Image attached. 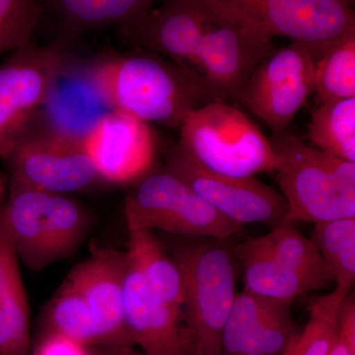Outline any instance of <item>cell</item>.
<instances>
[{
  "label": "cell",
  "instance_id": "obj_30",
  "mask_svg": "<svg viewBox=\"0 0 355 355\" xmlns=\"http://www.w3.org/2000/svg\"><path fill=\"white\" fill-rule=\"evenodd\" d=\"M30 355H91L90 347L60 334L41 331Z\"/></svg>",
  "mask_w": 355,
  "mask_h": 355
},
{
  "label": "cell",
  "instance_id": "obj_4",
  "mask_svg": "<svg viewBox=\"0 0 355 355\" xmlns=\"http://www.w3.org/2000/svg\"><path fill=\"white\" fill-rule=\"evenodd\" d=\"M179 146L203 167L235 177L275 173L270 139L241 110L225 101L193 110L181 127Z\"/></svg>",
  "mask_w": 355,
  "mask_h": 355
},
{
  "label": "cell",
  "instance_id": "obj_31",
  "mask_svg": "<svg viewBox=\"0 0 355 355\" xmlns=\"http://www.w3.org/2000/svg\"><path fill=\"white\" fill-rule=\"evenodd\" d=\"M338 338L355 352V298L352 291L343 299L338 318Z\"/></svg>",
  "mask_w": 355,
  "mask_h": 355
},
{
  "label": "cell",
  "instance_id": "obj_5",
  "mask_svg": "<svg viewBox=\"0 0 355 355\" xmlns=\"http://www.w3.org/2000/svg\"><path fill=\"white\" fill-rule=\"evenodd\" d=\"M219 242L183 245L173 258L183 279L184 316L195 355H221L222 334L237 295L234 254Z\"/></svg>",
  "mask_w": 355,
  "mask_h": 355
},
{
  "label": "cell",
  "instance_id": "obj_22",
  "mask_svg": "<svg viewBox=\"0 0 355 355\" xmlns=\"http://www.w3.org/2000/svg\"><path fill=\"white\" fill-rule=\"evenodd\" d=\"M128 260L156 297L184 309L183 279L174 259L166 253L153 230L127 220Z\"/></svg>",
  "mask_w": 355,
  "mask_h": 355
},
{
  "label": "cell",
  "instance_id": "obj_19",
  "mask_svg": "<svg viewBox=\"0 0 355 355\" xmlns=\"http://www.w3.org/2000/svg\"><path fill=\"white\" fill-rule=\"evenodd\" d=\"M8 176L0 174V355H30L31 314L6 216Z\"/></svg>",
  "mask_w": 355,
  "mask_h": 355
},
{
  "label": "cell",
  "instance_id": "obj_13",
  "mask_svg": "<svg viewBox=\"0 0 355 355\" xmlns=\"http://www.w3.org/2000/svg\"><path fill=\"white\" fill-rule=\"evenodd\" d=\"M216 14L214 0H163L144 19L120 30L137 48L196 70L198 46Z\"/></svg>",
  "mask_w": 355,
  "mask_h": 355
},
{
  "label": "cell",
  "instance_id": "obj_3",
  "mask_svg": "<svg viewBox=\"0 0 355 355\" xmlns=\"http://www.w3.org/2000/svg\"><path fill=\"white\" fill-rule=\"evenodd\" d=\"M6 216L21 261L44 270L83 246L92 216L69 196L30 188L8 177Z\"/></svg>",
  "mask_w": 355,
  "mask_h": 355
},
{
  "label": "cell",
  "instance_id": "obj_7",
  "mask_svg": "<svg viewBox=\"0 0 355 355\" xmlns=\"http://www.w3.org/2000/svg\"><path fill=\"white\" fill-rule=\"evenodd\" d=\"M196 58L209 103L237 99L254 70L275 51L272 39L221 0Z\"/></svg>",
  "mask_w": 355,
  "mask_h": 355
},
{
  "label": "cell",
  "instance_id": "obj_2",
  "mask_svg": "<svg viewBox=\"0 0 355 355\" xmlns=\"http://www.w3.org/2000/svg\"><path fill=\"white\" fill-rule=\"evenodd\" d=\"M270 141L287 205L282 223L355 217V163L312 148L292 133L272 135Z\"/></svg>",
  "mask_w": 355,
  "mask_h": 355
},
{
  "label": "cell",
  "instance_id": "obj_17",
  "mask_svg": "<svg viewBox=\"0 0 355 355\" xmlns=\"http://www.w3.org/2000/svg\"><path fill=\"white\" fill-rule=\"evenodd\" d=\"M112 111L96 83L91 60L70 57L32 123L83 144L91 130Z\"/></svg>",
  "mask_w": 355,
  "mask_h": 355
},
{
  "label": "cell",
  "instance_id": "obj_25",
  "mask_svg": "<svg viewBox=\"0 0 355 355\" xmlns=\"http://www.w3.org/2000/svg\"><path fill=\"white\" fill-rule=\"evenodd\" d=\"M258 238L261 246L292 270L327 288L334 282L319 250L311 238L305 237L293 224L280 223L268 234Z\"/></svg>",
  "mask_w": 355,
  "mask_h": 355
},
{
  "label": "cell",
  "instance_id": "obj_21",
  "mask_svg": "<svg viewBox=\"0 0 355 355\" xmlns=\"http://www.w3.org/2000/svg\"><path fill=\"white\" fill-rule=\"evenodd\" d=\"M159 0H41L44 11L55 14L64 31L58 41L69 44L84 32L135 24Z\"/></svg>",
  "mask_w": 355,
  "mask_h": 355
},
{
  "label": "cell",
  "instance_id": "obj_6",
  "mask_svg": "<svg viewBox=\"0 0 355 355\" xmlns=\"http://www.w3.org/2000/svg\"><path fill=\"white\" fill-rule=\"evenodd\" d=\"M125 220L175 235L225 241L244 226L226 218L165 168L153 169L125 198Z\"/></svg>",
  "mask_w": 355,
  "mask_h": 355
},
{
  "label": "cell",
  "instance_id": "obj_28",
  "mask_svg": "<svg viewBox=\"0 0 355 355\" xmlns=\"http://www.w3.org/2000/svg\"><path fill=\"white\" fill-rule=\"evenodd\" d=\"M315 93L320 104L355 97V32L336 42L318 58Z\"/></svg>",
  "mask_w": 355,
  "mask_h": 355
},
{
  "label": "cell",
  "instance_id": "obj_33",
  "mask_svg": "<svg viewBox=\"0 0 355 355\" xmlns=\"http://www.w3.org/2000/svg\"><path fill=\"white\" fill-rule=\"evenodd\" d=\"M329 355H355V352H352L342 340L338 338V342L336 343L335 347Z\"/></svg>",
  "mask_w": 355,
  "mask_h": 355
},
{
  "label": "cell",
  "instance_id": "obj_11",
  "mask_svg": "<svg viewBox=\"0 0 355 355\" xmlns=\"http://www.w3.org/2000/svg\"><path fill=\"white\" fill-rule=\"evenodd\" d=\"M4 162L14 181L60 195L81 193L104 183L83 144L35 123Z\"/></svg>",
  "mask_w": 355,
  "mask_h": 355
},
{
  "label": "cell",
  "instance_id": "obj_12",
  "mask_svg": "<svg viewBox=\"0 0 355 355\" xmlns=\"http://www.w3.org/2000/svg\"><path fill=\"white\" fill-rule=\"evenodd\" d=\"M165 169L188 184L226 218L245 224L275 227L286 216L284 196L256 177H235L203 167L179 144L168 149Z\"/></svg>",
  "mask_w": 355,
  "mask_h": 355
},
{
  "label": "cell",
  "instance_id": "obj_15",
  "mask_svg": "<svg viewBox=\"0 0 355 355\" xmlns=\"http://www.w3.org/2000/svg\"><path fill=\"white\" fill-rule=\"evenodd\" d=\"M128 268L127 251L95 247L65 279L87 303L101 331L103 345L135 347L125 319Z\"/></svg>",
  "mask_w": 355,
  "mask_h": 355
},
{
  "label": "cell",
  "instance_id": "obj_8",
  "mask_svg": "<svg viewBox=\"0 0 355 355\" xmlns=\"http://www.w3.org/2000/svg\"><path fill=\"white\" fill-rule=\"evenodd\" d=\"M67 44L30 42L0 64V158L6 161L46 102L70 58Z\"/></svg>",
  "mask_w": 355,
  "mask_h": 355
},
{
  "label": "cell",
  "instance_id": "obj_29",
  "mask_svg": "<svg viewBox=\"0 0 355 355\" xmlns=\"http://www.w3.org/2000/svg\"><path fill=\"white\" fill-rule=\"evenodd\" d=\"M43 13L41 0H0V55L32 42Z\"/></svg>",
  "mask_w": 355,
  "mask_h": 355
},
{
  "label": "cell",
  "instance_id": "obj_16",
  "mask_svg": "<svg viewBox=\"0 0 355 355\" xmlns=\"http://www.w3.org/2000/svg\"><path fill=\"white\" fill-rule=\"evenodd\" d=\"M125 319L135 347L147 355H195V340L184 309L163 302L128 260Z\"/></svg>",
  "mask_w": 355,
  "mask_h": 355
},
{
  "label": "cell",
  "instance_id": "obj_9",
  "mask_svg": "<svg viewBox=\"0 0 355 355\" xmlns=\"http://www.w3.org/2000/svg\"><path fill=\"white\" fill-rule=\"evenodd\" d=\"M270 39L304 44L317 58L355 32L354 7L342 0H221Z\"/></svg>",
  "mask_w": 355,
  "mask_h": 355
},
{
  "label": "cell",
  "instance_id": "obj_27",
  "mask_svg": "<svg viewBox=\"0 0 355 355\" xmlns=\"http://www.w3.org/2000/svg\"><path fill=\"white\" fill-rule=\"evenodd\" d=\"M349 292L336 288L318 296L308 306L307 324L289 343L282 355H329L338 342V318L343 299Z\"/></svg>",
  "mask_w": 355,
  "mask_h": 355
},
{
  "label": "cell",
  "instance_id": "obj_24",
  "mask_svg": "<svg viewBox=\"0 0 355 355\" xmlns=\"http://www.w3.org/2000/svg\"><path fill=\"white\" fill-rule=\"evenodd\" d=\"M42 331L60 334L88 347L103 345L101 331L83 296L64 282L43 317Z\"/></svg>",
  "mask_w": 355,
  "mask_h": 355
},
{
  "label": "cell",
  "instance_id": "obj_32",
  "mask_svg": "<svg viewBox=\"0 0 355 355\" xmlns=\"http://www.w3.org/2000/svg\"><path fill=\"white\" fill-rule=\"evenodd\" d=\"M91 355H147L135 347H112L99 345L90 347Z\"/></svg>",
  "mask_w": 355,
  "mask_h": 355
},
{
  "label": "cell",
  "instance_id": "obj_18",
  "mask_svg": "<svg viewBox=\"0 0 355 355\" xmlns=\"http://www.w3.org/2000/svg\"><path fill=\"white\" fill-rule=\"evenodd\" d=\"M291 303L237 293L221 340V355H282L298 333Z\"/></svg>",
  "mask_w": 355,
  "mask_h": 355
},
{
  "label": "cell",
  "instance_id": "obj_20",
  "mask_svg": "<svg viewBox=\"0 0 355 355\" xmlns=\"http://www.w3.org/2000/svg\"><path fill=\"white\" fill-rule=\"evenodd\" d=\"M244 272V291L260 297L291 302L322 286L292 270L261 246L258 238H249L232 249Z\"/></svg>",
  "mask_w": 355,
  "mask_h": 355
},
{
  "label": "cell",
  "instance_id": "obj_26",
  "mask_svg": "<svg viewBox=\"0 0 355 355\" xmlns=\"http://www.w3.org/2000/svg\"><path fill=\"white\" fill-rule=\"evenodd\" d=\"M311 239L328 266L336 288L352 291L355 280V217L315 223Z\"/></svg>",
  "mask_w": 355,
  "mask_h": 355
},
{
  "label": "cell",
  "instance_id": "obj_10",
  "mask_svg": "<svg viewBox=\"0 0 355 355\" xmlns=\"http://www.w3.org/2000/svg\"><path fill=\"white\" fill-rule=\"evenodd\" d=\"M317 60L309 46L291 42L257 67L237 100L266 123L272 135L286 132L315 92Z\"/></svg>",
  "mask_w": 355,
  "mask_h": 355
},
{
  "label": "cell",
  "instance_id": "obj_23",
  "mask_svg": "<svg viewBox=\"0 0 355 355\" xmlns=\"http://www.w3.org/2000/svg\"><path fill=\"white\" fill-rule=\"evenodd\" d=\"M308 139L320 150L355 163V97L320 104L308 125Z\"/></svg>",
  "mask_w": 355,
  "mask_h": 355
},
{
  "label": "cell",
  "instance_id": "obj_34",
  "mask_svg": "<svg viewBox=\"0 0 355 355\" xmlns=\"http://www.w3.org/2000/svg\"><path fill=\"white\" fill-rule=\"evenodd\" d=\"M342 1L345 2V3H347V6L354 7L355 0H342Z\"/></svg>",
  "mask_w": 355,
  "mask_h": 355
},
{
  "label": "cell",
  "instance_id": "obj_1",
  "mask_svg": "<svg viewBox=\"0 0 355 355\" xmlns=\"http://www.w3.org/2000/svg\"><path fill=\"white\" fill-rule=\"evenodd\" d=\"M96 83L113 111L147 125L180 128L209 103L196 70L142 49L91 60Z\"/></svg>",
  "mask_w": 355,
  "mask_h": 355
},
{
  "label": "cell",
  "instance_id": "obj_14",
  "mask_svg": "<svg viewBox=\"0 0 355 355\" xmlns=\"http://www.w3.org/2000/svg\"><path fill=\"white\" fill-rule=\"evenodd\" d=\"M104 183H137L154 169L156 139L150 125L119 111L110 112L83 144Z\"/></svg>",
  "mask_w": 355,
  "mask_h": 355
}]
</instances>
